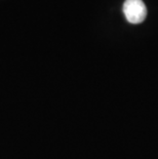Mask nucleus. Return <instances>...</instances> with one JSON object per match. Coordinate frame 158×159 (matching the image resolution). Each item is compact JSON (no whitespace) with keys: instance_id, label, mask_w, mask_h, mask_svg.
Listing matches in <instances>:
<instances>
[{"instance_id":"f257e3e1","label":"nucleus","mask_w":158,"mask_h":159,"mask_svg":"<svg viewBox=\"0 0 158 159\" xmlns=\"http://www.w3.org/2000/svg\"><path fill=\"white\" fill-rule=\"evenodd\" d=\"M123 13L130 24H141L147 16V7L142 0H125L123 3Z\"/></svg>"}]
</instances>
